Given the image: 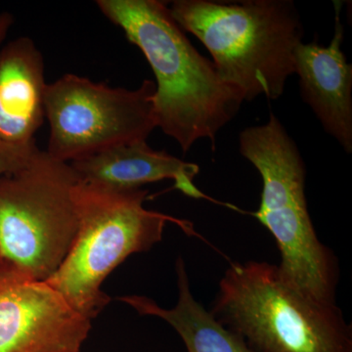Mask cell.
I'll return each instance as SVG.
<instances>
[{"label":"cell","instance_id":"obj_1","mask_svg":"<svg viewBox=\"0 0 352 352\" xmlns=\"http://www.w3.org/2000/svg\"><path fill=\"white\" fill-rule=\"evenodd\" d=\"M101 13L138 46L156 78L153 97L157 127L184 154L200 139L210 141L239 112L245 99L220 78L157 0H97Z\"/></svg>","mask_w":352,"mask_h":352},{"label":"cell","instance_id":"obj_2","mask_svg":"<svg viewBox=\"0 0 352 352\" xmlns=\"http://www.w3.org/2000/svg\"><path fill=\"white\" fill-rule=\"evenodd\" d=\"M168 7L183 31L206 46L220 78L245 101L283 95L305 36L293 1L176 0Z\"/></svg>","mask_w":352,"mask_h":352},{"label":"cell","instance_id":"obj_3","mask_svg":"<svg viewBox=\"0 0 352 352\" xmlns=\"http://www.w3.org/2000/svg\"><path fill=\"white\" fill-rule=\"evenodd\" d=\"M146 189L115 190L78 179L75 200L78 228L56 272L46 280L78 314L91 320L111 298L101 289L109 274L131 254L163 240L168 222L194 234L191 224L147 210Z\"/></svg>","mask_w":352,"mask_h":352},{"label":"cell","instance_id":"obj_4","mask_svg":"<svg viewBox=\"0 0 352 352\" xmlns=\"http://www.w3.org/2000/svg\"><path fill=\"white\" fill-rule=\"evenodd\" d=\"M210 314L256 352H352L342 309L305 298L267 261L231 263Z\"/></svg>","mask_w":352,"mask_h":352},{"label":"cell","instance_id":"obj_5","mask_svg":"<svg viewBox=\"0 0 352 352\" xmlns=\"http://www.w3.org/2000/svg\"><path fill=\"white\" fill-rule=\"evenodd\" d=\"M245 159L263 179L261 204L252 214L276 241L280 276L305 298L336 305L339 261L315 231L305 197L307 168L295 141L268 134L249 146Z\"/></svg>","mask_w":352,"mask_h":352},{"label":"cell","instance_id":"obj_6","mask_svg":"<svg viewBox=\"0 0 352 352\" xmlns=\"http://www.w3.org/2000/svg\"><path fill=\"white\" fill-rule=\"evenodd\" d=\"M69 163L38 150L21 168L0 175V261L36 281L63 263L78 228Z\"/></svg>","mask_w":352,"mask_h":352},{"label":"cell","instance_id":"obj_7","mask_svg":"<svg viewBox=\"0 0 352 352\" xmlns=\"http://www.w3.org/2000/svg\"><path fill=\"white\" fill-rule=\"evenodd\" d=\"M156 83L136 89L111 87L67 74L46 87L50 156L72 163L112 146L147 140L157 127L153 107Z\"/></svg>","mask_w":352,"mask_h":352},{"label":"cell","instance_id":"obj_8","mask_svg":"<svg viewBox=\"0 0 352 352\" xmlns=\"http://www.w3.org/2000/svg\"><path fill=\"white\" fill-rule=\"evenodd\" d=\"M90 329L50 284L0 261V352H80Z\"/></svg>","mask_w":352,"mask_h":352},{"label":"cell","instance_id":"obj_9","mask_svg":"<svg viewBox=\"0 0 352 352\" xmlns=\"http://www.w3.org/2000/svg\"><path fill=\"white\" fill-rule=\"evenodd\" d=\"M335 31L328 46L316 41L298 44L295 74L300 80L302 100L311 108L324 131L342 149L352 152V67L342 50L344 27L340 2H335Z\"/></svg>","mask_w":352,"mask_h":352},{"label":"cell","instance_id":"obj_10","mask_svg":"<svg viewBox=\"0 0 352 352\" xmlns=\"http://www.w3.org/2000/svg\"><path fill=\"white\" fill-rule=\"evenodd\" d=\"M43 53L32 38L20 36L0 50V142L38 147L36 134L45 120Z\"/></svg>","mask_w":352,"mask_h":352},{"label":"cell","instance_id":"obj_11","mask_svg":"<svg viewBox=\"0 0 352 352\" xmlns=\"http://www.w3.org/2000/svg\"><path fill=\"white\" fill-rule=\"evenodd\" d=\"M69 164L78 179L106 188L139 189L148 183L170 179L184 195L210 199L194 182L200 171L197 164L153 149L147 140L112 146Z\"/></svg>","mask_w":352,"mask_h":352},{"label":"cell","instance_id":"obj_12","mask_svg":"<svg viewBox=\"0 0 352 352\" xmlns=\"http://www.w3.org/2000/svg\"><path fill=\"white\" fill-rule=\"evenodd\" d=\"M175 270L178 300L175 307L166 309L144 296H120L119 300L140 315L157 317L170 324L182 338L188 352H256L241 336L224 327L210 311L197 302L190 289L186 265L182 258L176 261Z\"/></svg>","mask_w":352,"mask_h":352},{"label":"cell","instance_id":"obj_13","mask_svg":"<svg viewBox=\"0 0 352 352\" xmlns=\"http://www.w3.org/2000/svg\"><path fill=\"white\" fill-rule=\"evenodd\" d=\"M38 150V147L34 149H19L0 142V175L24 166Z\"/></svg>","mask_w":352,"mask_h":352},{"label":"cell","instance_id":"obj_14","mask_svg":"<svg viewBox=\"0 0 352 352\" xmlns=\"http://www.w3.org/2000/svg\"><path fill=\"white\" fill-rule=\"evenodd\" d=\"M14 24L12 14L9 12L0 13V45L6 38L7 34L10 31Z\"/></svg>","mask_w":352,"mask_h":352}]
</instances>
